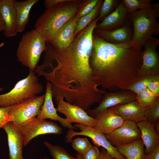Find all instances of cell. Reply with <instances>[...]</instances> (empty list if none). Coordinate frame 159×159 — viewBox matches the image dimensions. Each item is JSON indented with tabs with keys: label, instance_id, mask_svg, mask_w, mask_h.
Listing matches in <instances>:
<instances>
[{
	"label": "cell",
	"instance_id": "6da1fadb",
	"mask_svg": "<svg viewBox=\"0 0 159 159\" xmlns=\"http://www.w3.org/2000/svg\"><path fill=\"white\" fill-rule=\"evenodd\" d=\"M98 21L97 18L92 20L66 48L56 49L49 43L47 45L46 59L55 62L56 65L44 62L43 68L50 70L36 72L51 83L55 100L63 97L66 102L85 109L101 99L103 91L94 81L89 63L93 32Z\"/></svg>",
	"mask_w": 159,
	"mask_h": 159
},
{
	"label": "cell",
	"instance_id": "7a4b0ae2",
	"mask_svg": "<svg viewBox=\"0 0 159 159\" xmlns=\"http://www.w3.org/2000/svg\"><path fill=\"white\" fill-rule=\"evenodd\" d=\"M142 50L131 43L113 44L93 34L89 63L94 81L104 90H126L144 76L140 70Z\"/></svg>",
	"mask_w": 159,
	"mask_h": 159
},
{
	"label": "cell",
	"instance_id": "3957f363",
	"mask_svg": "<svg viewBox=\"0 0 159 159\" xmlns=\"http://www.w3.org/2000/svg\"><path fill=\"white\" fill-rule=\"evenodd\" d=\"M81 1L67 0L47 9L36 21L35 29L48 43L66 22L74 17L79 9Z\"/></svg>",
	"mask_w": 159,
	"mask_h": 159
},
{
	"label": "cell",
	"instance_id": "277c9868",
	"mask_svg": "<svg viewBox=\"0 0 159 159\" xmlns=\"http://www.w3.org/2000/svg\"><path fill=\"white\" fill-rule=\"evenodd\" d=\"M157 17L151 4L129 13V18L132 23L133 30L130 43L135 49L142 48L145 43L153 35L159 34Z\"/></svg>",
	"mask_w": 159,
	"mask_h": 159
},
{
	"label": "cell",
	"instance_id": "5b68a950",
	"mask_svg": "<svg viewBox=\"0 0 159 159\" xmlns=\"http://www.w3.org/2000/svg\"><path fill=\"white\" fill-rule=\"evenodd\" d=\"M47 48L46 42L35 29L26 32L22 36L16 51L18 60L28 67L35 70L42 53Z\"/></svg>",
	"mask_w": 159,
	"mask_h": 159
},
{
	"label": "cell",
	"instance_id": "8992f818",
	"mask_svg": "<svg viewBox=\"0 0 159 159\" xmlns=\"http://www.w3.org/2000/svg\"><path fill=\"white\" fill-rule=\"evenodd\" d=\"M43 89L34 71L18 81L9 92L0 95V107L11 106L24 100L36 96Z\"/></svg>",
	"mask_w": 159,
	"mask_h": 159
},
{
	"label": "cell",
	"instance_id": "52a82bcc",
	"mask_svg": "<svg viewBox=\"0 0 159 159\" xmlns=\"http://www.w3.org/2000/svg\"><path fill=\"white\" fill-rule=\"evenodd\" d=\"M44 98L45 94L34 96L10 106L7 122H12L19 125L37 117L40 112Z\"/></svg>",
	"mask_w": 159,
	"mask_h": 159
},
{
	"label": "cell",
	"instance_id": "ba28073f",
	"mask_svg": "<svg viewBox=\"0 0 159 159\" xmlns=\"http://www.w3.org/2000/svg\"><path fill=\"white\" fill-rule=\"evenodd\" d=\"M80 130V132L69 129L65 136L66 142L71 143L72 138L76 135H84L90 138L97 146H102L115 159H125L118 151L106 138L105 135L98 130L82 124L75 123L73 126Z\"/></svg>",
	"mask_w": 159,
	"mask_h": 159
},
{
	"label": "cell",
	"instance_id": "9c48e42d",
	"mask_svg": "<svg viewBox=\"0 0 159 159\" xmlns=\"http://www.w3.org/2000/svg\"><path fill=\"white\" fill-rule=\"evenodd\" d=\"M18 126L23 138L24 146L38 135L62 133V128L55 123L46 120L40 119L37 117Z\"/></svg>",
	"mask_w": 159,
	"mask_h": 159
},
{
	"label": "cell",
	"instance_id": "30bf717a",
	"mask_svg": "<svg viewBox=\"0 0 159 159\" xmlns=\"http://www.w3.org/2000/svg\"><path fill=\"white\" fill-rule=\"evenodd\" d=\"M137 95L128 90L115 92L104 90L101 100L94 109L86 111L90 116L95 118L98 113L116 105L125 104L136 100Z\"/></svg>",
	"mask_w": 159,
	"mask_h": 159
},
{
	"label": "cell",
	"instance_id": "8fae6325",
	"mask_svg": "<svg viewBox=\"0 0 159 159\" xmlns=\"http://www.w3.org/2000/svg\"><path fill=\"white\" fill-rule=\"evenodd\" d=\"M159 45V39L152 37L143 46L140 70L144 76L159 74V59L156 51Z\"/></svg>",
	"mask_w": 159,
	"mask_h": 159
},
{
	"label": "cell",
	"instance_id": "7c38bea8",
	"mask_svg": "<svg viewBox=\"0 0 159 159\" xmlns=\"http://www.w3.org/2000/svg\"><path fill=\"white\" fill-rule=\"evenodd\" d=\"M105 136L113 146L130 144L141 138L140 131L136 123L125 120L122 124L111 133L105 134Z\"/></svg>",
	"mask_w": 159,
	"mask_h": 159
},
{
	"label": "cell",
	"instance_id": "4fadbf2b",
	"mask_svg": "<svg viewBox=\"0 0 159 159\" xmlns=\"http://www.w3.org/2000/svg\"><path fill=\"white\" fill-rule=\"evenodd\" d=\"M55 101L57 112L64 115L70 123H80L93 127L95 126L96 119L89 116L81 107L65 101L63 97Z\"/></svg>",
	"mask_w": 159,
	"mask_h": 159
},
{
	"label": "cell",
	"instance_id": "5bb4252c",
	"mask_svg": "<svg viewBox=\"0 0 159 159\" xmlns=\"http://www.w3.org/2000/svg\"><path fill=\"white\" fill-rule=\"evenodd\" d=\"M6 133L10 159H24V140L18 125L12 122L5 124L2 128Z\"/></svg>",
	"mask_w": 159,
	"mask_h": 159
},
{
	"label": "cell",
	"instance_id": "9a60e30c",
	"mask_svg": "<svg viewBox=\"0 0 159 159\" xmlns=\"http://www.w3.org/2000/svg\"><path fill=\"white\" fill-rule=\"evenodd\" d=\"M52 84L47 81L46 83L45 98L41 110L37 117L41 120L49 119L58 121L64 127L69 129H77L66 119L63 118L57 113V110L54 105L52 91Z\"/></svg>",
	"mask_w": 159,
	"mask_h": 159
},
{
	"label": "cell",
	"instance_id": "2e32d148",
	"mask_svg": "<svg viewBox=\"0 0 159 159\" xmlns=\"http://www.w3.org/2000/svg\"><path fill=\"white\" fill-rule=\"evenodd\" d=\"M78 17L77 14L64 24L48 43L56 49L68 47L75 37L74 32Z\"/></svg>",
	"mask_w": 159,
	"mask_h": 159
},
{
	"label": "cell",
	"instance_id": "e0dca14e",
	"mask_svg": "<svg viewBox=\"0 0 159 159\" xmlns=\"http://www.w3.org/2000/svg\"><path fill=\"white\" fill-rule=\"evenodd\" d=\"M96 34L106 41L113 44H121L130 43L133 34L132 22L129 21L124 26L112 30L95 29Z\"/></svg>",
	"mask_w": 159,
	"mask_h": 159
},
{
	"label": "cell",
	"instance_id": "ac0fdd59",
	"mask_svg": "<svg viewBox=\"0 0 159 159\" xmlns=\"http://www.w3.org/2000/svg\"><path fill=\"white\" fill-rule=\"evenodd\" d=\"M129 13L121 0L115 10L101 22H97L95 29L112 30L120 28L129 21Z\"/></svg>",
	"mask_w": 159,
	"mask_h": 159
},
{
	"label": "cell",
	"instance_id": "d6986e66",
	"mask_svg": "<svg viewBox=\"0 0 159 159\" xmlns=\"http://www.w3.org/2000/svg\"><path fill=\"white\" fill-rule=\"evenodd\" d=\"M124 120L138 123L146 120V107L140 105L135 100L110 107Z\"/></svg>",
	"mask_w": 159,
	"mask_h": 159
},
{
	"label": "cell",
	"instance_id": "ffe728a7",
	"mask_svg": "<svg viewBox=\"0 0 159 159\" xmlns=\"http://www.w3.org/2000/svg\"><path fill=\"white\" fill-rule=\"evenodd\" d=\"M95 118L97 121L94 128L105 134H109L119 127L125 120L110 108L97 114Z\"/></svg>",
	"mask_w": 159,
	"mask_h": 159
},
{
	"label": "cell",
	"instance_id": "44dd1931",
	"mask_svg": "<svg viewBox=\"0 0 159 159\" xmlns=\"http://www.w3.org/2000/svg\"><path fill=\"white\" fill-rule=\"evenodd\" d=\"M0 15L5 25L4 36L7 38L16 36L18 33L14 0H0Z\"/></svg>",
	"mask_w": 159,
	"mask_h": 159
},
{
	"label": "cell",
	"instance_id": "7402d4cb",
	"mask_svg": "<svg viewBox=\"0 0 159 159\" xmlns=\"http://www.w3.org/2000/svg\"><path fill=\"white\" fill-rule=\"evenodd\" d=\"M136 124L140 131L141 138L145 147L144 153L147 156L159 145V134L155 131L153 126L146 120Z\"/></svg>",
	"mask_w": 159,
	"mask_h": 159
},
{
	"label": "cell",
	"instance_id": "603a6c76",
	"mask_svg": "<svg viewBox=\"0 0 159 159\" xmlns=\"http://www.w3.org/2000/svg\"><path fill=\"white\" fill-rule=\"evenodd\" d=\"M38 0H26L18 1L14 0L16 10L17 33H21L25 29L29 21V15L33 6Z\"/></svg>",
	"mask_w": 159,
	"mask_h": 159
},
{
	"label": "cell",
	"instance_id": "cb8c5ba5",
	"mask_svg": "<svg viewBox=\"0 0 159 159\" xmlns=\"http://www.w3.org/2000/svg\"><path fill=\"white\" fill-rule=\"evenodd\" d=\"M115 147L125 159H146L145 146L141 138L128 144Z\"/></svg>",
	"mask_w": 159,
	"mask_h": 159
},
{
	"label": "cell",
	"instance_id": "d4e9b609",
	"mask_svg": "<svg viewBox=\"0 0 159 159\" xmlns=\"http://www.w3.org/2000/svg\"><path fill=\"white\" fill-rule=\"evenodd\" d=\"M103 0H99L95 7L89 13L85 16L78 19L76 25L74 36L84 29L94 19H96L99 15L100 7Z\"/></svg>",
	"mask_w": 159,
	"mask_h": 159
},
{
	"label": "cell",
	"instance_id": "484cf974",
	"mask_svg": "<svg viewBox=\"0 0 159 159\" xmlns=\"http://www.w3.org/2000/svg\"><path fill=\"white\" fill-rule=\"evenodd\" d=\"M145 118L146 121L153 126L159 123V97L146 107Z\"/></svg>",
	"mask_w": 159,
	"mask_h": 159
},
{
	"label": "cell",
	"instance_id": "4316f807",
	"mask_svg": "<svg viewBox=\"0 0 159 159\" xmlns=\"http://www.w3.org/2000/svg\"><path fill=\"white\" fill-rule=\"evenodd\" d=\"M44 144L49 151L52 159H77L72 156L64 148L57 145H53L47 141Z\"/></svg>",
	"mask_w": 159,
	"mask_h": 159
},
{
	"label": "cell",
	"instance_id": "83f0119b",
	"mask_svg": "<svg viewBox=\"0 0 159 159\" xmlns=\"http://www.w3.org/2000/svg\"><path fill=\"white\" fill-rule=\"evenodd\" d=\"M121 1L119 0H104L100 7L99 16L97 18L98 21H102L112 13Z\"/></svg>",
	"mask_w": 159,
	"mask_h": 159
},
{
	"label": "cell",
	"instance_id": "f1b7e54d",
	"mask_svg": "<svg viewBox=\"0 0 159 159\" xmlns=\"http://www.w3.org/2000/svg\"><path fill=\"white\" fill-rule=\"evenodd\" d=\"M159 74L155 75H146L129 85L126 89L136 95L141 91L146 88L149 83L154 79Z\"/></svg>",
	"mask_w": 159,
	"mask_h": 159
},
{
	"label": "cell",
	"instance_id": "f546056e",
	"mask_svg": "<svg viewBox=\"0 0 159 159\" xmlns=\"http://www.w3.org/2000/svg\"><path fill=\"white\" fill-rule=\"evenodd\" d=\"M158 97L146 87L137 95L136 100L141 105L147 107L154 102Z\"/></svg>",
	"mask_w": 159,
	"mask_h": 159
},
{
	"label": "cell",
	"instance_id": "4dcf8cb0",
	"mask_svg": "<svg viewBox=\"0 0 159 159\" xmlns=\"http://www.w3.org/2000/svg\"><path fill=\"white\" fill-rule=\"evenodd\" d=\"M122 2L128 13L147 6L151 4V0H123Z\"/></svg>",
	"mask_w": 159,
	"mask_h": 159
},
{
	"label": "cell",
	"instance_id": "1f68e13d",
	"mask_svg": "<svg viewBox=\"0 0 159 159\" xmlns=\"http://www.w3.org/2000/svg\"><path fill=\"white\" fill-rule=\"evenodd\" d=\"M99 0H85L81 1L80 8L77 14L78 18L90 12Z\"/></svg>",
	"mask_w": 159,
	"mask_h": 159
},
{
	"label": "cell",
	"instance_id": "d6a6232c",
	"mask_svg": "<svg viewBox=\"0 0 159 159\" xmlns=\"http://www.w3.org/2000/svg\"><path fill=\"white\" fill-rule=\"evenodd\" d=\"M72 145L77 153L82 155L92 146L87 138H77L72 141Z\"/></svg>",
	"mask_w": 159,
	"mask_h": 159
},
{
	"label": "cell",
	"instance_id": "836d02e7",
	"mask_svg": "<svg viewBox=\"0 0 159 159\" xmlns=\"http://www.w3.org/2000/svg\"><path fill=\"white\" fill-rule=\"evenodd\" d=\"M100 152L95 146H92L83 155V159H99Z\"/></svg>",
	"mask_w": 159,
	"mask_h": 159
},
{
	"label": "cell",
	"instance_id": "e575fe53",
	"mask_svg": "<svg viewBox=\"0 0 159 159\" xmlns=\"http://www.w3.org/2000/svg\"><path fill=\"white\" fill-rule=\"evenodd\" d=\"M147 87L156 96L159 97V75L150 82Z\"/></svg>",
	"mask_w": 159,
	"mask_h": 159
},
{
	"label": "cell",
	"instance_id": "d590c367",
	"mask_svg": "<svg viewBox=\"0 0 159 159\" xmlns=\"http://www.w3.org/2000/svg\"><path fill=\"white\" fill-rule=\"evenodd\" d=\"M10 106L0 107V129L7 122V115Z\"/></svg>",
	"mask_w": 159,
	"mask_h": 159
},
{
	"label": "cell",
	"instance_id": "8d00e7d4",
	"mask_svg": "<svg viewBox=\"0 0 159 159\" xmlns=\"http://www.w3.org/2000/svg\"><path fill=\"white\" fill-rule=\"evenodd\" d=\"M67 0H46L44 1V5L47 9L54 7L58 4L65 1Z\"/></svg>",
	"mask_w": 159,
	"mask_h": 159
},
{
	"label": "cell",
	"instance_id": "74e56055",
	"mask_svg": "<svg viewBox=\"0 0 159 159\" xmlns=\"http://www.w3.org/2000/svg\"><path fill=\"white\" fill-rule=\"evenodd\" d=\"M146 159H159V145L156 147L152 153L146 156Z\"/></svg>",
	"mask_w": 159,
	"mask_h": 159
},
{
	"label": "cell",
	"instance_id": "f35d334b",
	"mask_svg": "<svg viewBox=\"0 0 159 159\" xmlns=\"http://www.w3.org/2000/svg\"><path fill=\"white\" fill-rule=\"evenodd\" d=\"M99 159H115L105 148H103L101 150Z\"/></svg>",
	"mask_w": 159,
	"mask_h": 159
},
{
	"label": "cell",
	"instance_id": "ab89813d",
	"mask_svg": "<svg viewBox=\"0 0 159 159\" xmlns=\"http://www.w3.org/2000/svg\"><path fill=\"white\" fill-rule=\"evenodd\" d=\"M152 8L158 17H159V3L151 4Z\"/></svg>",
	"mask_w": 159,
	"mask_h": 159
},
{
	"label": "cell",
	"instance_id": "60d3db41",
	"mask_svg": "<svg viewBox=\"0 0 159 159\" xmlns=\"http://www.w3.org/2000/svg\"><path fill=\"white\" fill-rule=\"evenodd\" d=\"M5 26L4 21L0 15V32H4L5 30Z\"/></svg>",
	"mask_w": 159,
	"mask_h": 159
},
{
	"label": "cell",
	"instance_id": "b9f144b4",
	"mask_svg": "<svg viewBox=\"0 0 159 159\" xmlns=\"http://www.w3.org/2000/svg\"><path fill=\"white\" fill-rule=\"evenodd\" d=\"M76 156L77 159H83L82 155L78 153H76Z\"/></svg>",
	"mask_w": 159,
	"mask_h": 159
},
{
	"label": "cell",
	"instance_id": "7bdbcfd3",
	"mask_svg": "<svg viewBox=\"0 0 159 159\" xmlns=\"http://www.w3.org/2000/svg\"><path fill=\"white\" fill-rule=\"evenodd\" d=\"M4 44V43L3 42L1 43L0 44V48L1 47H2ZM4 89V88H3L1 87H0V91H2Z\"/></svg>",
	"mask_w": 159,
	"mask_h": 159
},
{
	"label": "cell",
	"instance_id": "ee69618b",
	"mask_svg": "<svg viewBox=\"0 0 159 159\" xmlns=\"http://www.w3.org/2000/svg\"><path fill=\"white\" fill-rule=\"evenodd\" d=\"M40 159H49V158H48V157H47L45 156L43 158H40Z\"/></svg>",
	"mask_w": 159,
	"mask_h": 159
}]
</instances>
